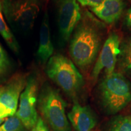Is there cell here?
<instances>
[{
  "label": "cell",
  "mask_w": 131,
  "mask_h": 131,
  "mask_svg": "<svg viewBox=\"0 0 131 131\" xmlns=\"http://www.w3.org/2000/svg\"><path fill=\"white\" fill-rule=\"evenodd\" d=\"M46 73L66 94L76 101L84 81L83 75L70 59L60 53L53 55L47 61Z\"/></svg>",
  "instance_id": "obj_2"
},
{
  "label": "cell",
  "mask_w": 131,
  "mask_h": 131,
  "mask_svg": "<svg viewBox=\"0 0 131 131\" xmlns=\"http://www.w3.org/2000/svg\"><path fill=\"white\" fill-rule=\"evenodd\" d=\"M120 38L115 32L111 33L103 45V47L95 64L91 73L93 81H95L100 73L104 70L106 76H109L114 72L117 55L119 53Z\"/></svg>",
  "instance_id": "obj_9"
},
{
  "label": "cell",
  "mask_w": 131,
  "mask_h": 131,
  "mask_svg": "<svg viewBox=\"0 0 131 131\" xmlns=\"http://www.w3.org/2000/svg\"><path fill=\"white\" fill-rule=\"evenodd\" d=\"M91 131H92V130H91Z\"/></svg>",
  "instance_id": "obj_22"
},
{
  "label": "cell",
  "mask_w": 131,
  "mask_h": 131,
  "mask_svg": "<svg viewBox=\"0 0 131 131\" xmlns=\"http://www.w3.org/2000/svg\"><path fill=\"white\" fill-rule=\"evenodd\" d=\"M119 53V68L124 72H131V37L123 42Z\"/></svg>",
  "instance_id": "obj_14"
},
{
  "label": "cell",
  "mask_w": 131,
  "mask_h": 131,
  "mask_svg": "<svg viewBox=\"0 0 131 131\" xmlns=\"http://www.w3.org/2000/svg\"><path fill=\"white\" fill-rule=\"evenodd\" d=\"M3 14L2 3L0 2V35L6 41L10 48L14 52H18L19 50V45L5 21Z\"/></svg>",
  "instance_id": "obj_13"
},
{
  "label": "cell",
  "mask_w": 131,
  "mask_h": 131,
  "mask_svg": "<svg viewBox=\"0 0 131 131\" xmlns=\"http://www.w3.org/2000/svg\"><path fill=\"white\" fill-rule=\"evenodd\" d=\"M27 80L25 75L17 73L0 88V117L6 118L15 115Z\"/></svg>",
  "instance_id": "obj_6"
},
{
  "label": "cell",
  "mask_w": 131,
  "mask_h": 131,
  "mask_svg": "<svg viewBox=\"0 0 131 131\" xmlns=\"http://www.w3.org/2000/svg\"><path fill=\"white\" fill-rule=\"evenodd\" d=\"M53 50L50 36L49 15L47 12H45L40 26V40L37 54L38 61L42 64H45L52 57Z\"/></svg>",
  "instance_id": "obj_12"
},
{
  "label": "cell",
  "mask_w": 131,
  "mask_h": 131,
  "mask_svg": "<svg viewBox=\"0 0 131 131\" xmlns=\"http://www.w3.org/2000/svg\"><path fill=\"white\" fill-rule=\"evenodd\" d=\"M37 95V79L32 75L27 78L25 88L19 97L18 109L15 114L29 130L34 127L38 118L36 108Z\"/></svg>",
  "instance_id": "obj_7"
},
{
  "label": "cell",
  "mask_w": 131,
  "mask_h": 131,
  "mask_svg": "<svg viewBox=\"0 0 131 131\" xmlns=\"http://www.w3.org/2000/svg\"><path fill=\"white\" fill-rule=\"evenodd\" d=\"M125 23L127 27L131 30V7L127 11L125 16Z\"/></svg>",
  "instance_id": "obj_20"
},
{
  "label": "cell",
  "mask_w": 131,
  "mask_h": 131,
  "mask_svg": "<svg viewBox=\"0 0 131 131\" xmlns=\"http://www.w3.org/2000/svg\"><path fill=\"white\" fill-rule=\"evenodd\" d=\"M77 1L83 6H89L91 7H94L100 4L104 0H77Z\"/></svg>",
  "instance_id": "obj_19"
},
{
  "label": "cell",
  "mask_w": 131,
  "mask_h": 131,
  "mask_svg": "<svg viewBox=\"0 0 131 131\" xmlns=\"http://www.w3.org/2000/svg\"><path fill=\"white\" fill-rule=\"evenodd\" d=\"M38 107L52 131H70L66 114V103L60 92L48 84L43 85L38 96Z\"/></svg>",
  "instance_id": "obj_4"
},
{
  "label": "cell",
  "mask_w": 131,
  "mask_h": 131,
  "mask_svg": "<svg viewBox=\"0 0 131 131\" xmlns=\"http://www.w3.org/2000/svg\"><path fill=\"white\" fill-rule=\"evenodd\" d=\"M10 62L3 49L0 46V75L4 74L9 68Z\"/></svg>",
  "instance_id": "obj_17"
},
{
  "label": "cell",
  "mask_w": 131,
  "mask_h": 131,
  "mask_svg": "<svg viewBox=\"0 0 131 131\" xmlns=\"http://www.w3.org/2000/svg\"><path fill=\"white\" fill-rule=\"evenodd\" d=\"M98 92L101 104L109 114L119 112L131 101V84L121 73L114 72L106 76Z\"/></svg>",
  "instance_id": "obj_3"
},
{
  "label": "cell",
  "mask_w": 131,
  "mask_h": 131,
  "mask_svg": "<svg viewBox=\"0 0 131 131\" xmlns=\"http://www.w3.org/2000/svg\"><path fill=\"white\" fill-rule=\"evenodd\" d=\"M68 116L76 131H91L96 125L95 115L91 108L81 106L77 100Z\"/></svg>",
  "instance_id": "obj_10"
},
{
  "label": "cell",
  "mask_w": 131,
  "mask_h": 131,
  "mask_svg": "<svg viewBox=\"0 0 131 131\" xmlns=\"http://www.w3.org/2000/svg\"><path fill=\"white\" fill-rule=\"evenodd\" d=\"M42 0H3V11L11 27L17 32L28 34L34 27Z\"/></svg>",
  "instance_id": "obj_5"
},
{
  "label": "cell",
  "mask_w": 131,
  "mask_h": 131,
  "mask_svg": "<svg viewBox=\"0 0 131 131\" xmlns=\"http://www.w3.org/2000/svg\"><path fill=\"white\" fill-rule=\"evenodd\" d=\"M125 4L123 0H104L96 7H91L92 12L107 24H113L118 20Z\"/></svg>",
  "instance_id": "obj_11"
},
{
  "label": "cell",
  "mask_w": 131,
  "mask_h": 131,
  "mask_svg": "<svg viewBox=\"0 0 131 131\" xmlns=\"http://www.w3.org/2000/svg\"><path fill=\"white\" fill-rule=\"evenodd\" d=\"M6 118L0 117V125H1V124H3V123H4L5 121H6Z\"/></svg>",
  "instance_id": "obj_21"
},
{
  "label": "cell",
  "mask_w": 131,
  "mask_h": 131,
  "mask_svg": "<svg viewBox=\"0 0 131 131\" xmlns=\"http://www.w3.org/2000/svg\"><path fill=\"white\" fill-rule=\"evenodd\" d=\"M106 26L91 13L86 11L74 30L69 52L73 63L84 72L95 61L106 34Z\"/></svg>",
  "instance_id": "obj_1"
},
{
  "label": "cell",
  "mask_w": 131,
  "mask_h": 131,
  "mask_svg": "<svg viewBox=\"0 0 131 131\" xmlns=\"http://www.w3.org/2000/svg\"><path fill=\"white\" fill-rule=\"evenodd\" d=\"M30 131H49V130L42 118L38 117L37 123L31 129Z\"/></svg>",
  "instance_id": "obj_18"
},
{
  "label": "cell",
  "mask_w": 131,
  "mask_h": 131,
  "mask_svg": "<svg viewBox=\"0 0 131 131\" xmlns=\"http://www.w3.org/2000/svg\"><path fill=\"white\" fill-rule=\"evenodd\" d=\"M107 131H131V116L119 115L114 118Z\"/></svg>",
  "instance_id": "obj_15"
},
{
  "label": "cell",
  "mask_w": 131,
  "mask_h": 131,
  "mask_svg": "<svg viewBox=\"0 0 131 131\" xmlns=\"http://www.w3.org/2000/svg\"><path fill=\"white\" fill-rule=\"evenodd\" d=\"M56 7L60 37L67 42L81 19V10L77 0H57Z\"/></svg>",
  "instance_id": "obj_8"
},
{
  "label": "cell",
  "mask_w": 131,
  "mask_h": 131,
  "mask_svg": "<svg viewBox=\"0 0 131 131\" xmlns=\"http://www.w3.org/2000/svg\"><path fill=\"white\" fill-rule=\"evenodd\" d=\"M0 131H29L22 122L14 115L8 117L2 124L0 125Z\"/></svg>",
  "instance_id": "obj_16"
}]
</instances>
